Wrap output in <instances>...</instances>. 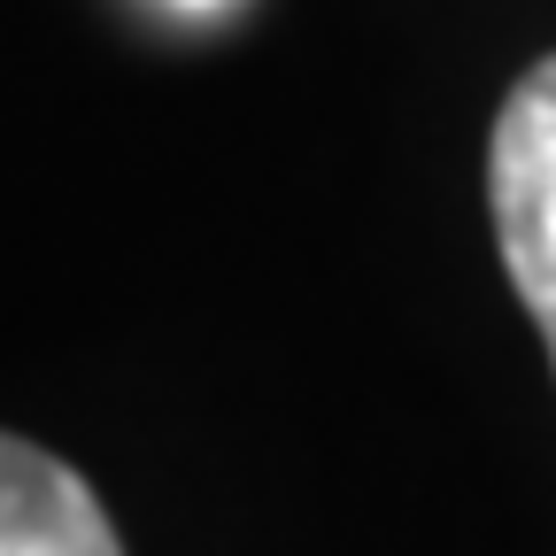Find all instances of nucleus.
<instances>
[{
    "mask_svg": "<svg viewBox=\"0 0 556 556\" xmlns=\"http://www.w3.org/2000/svg\"><path fill=\"white\" fill-rule=\"evenodd\" d=\"M486 217H495L503 270L556 364V54L510 86L495 139H486Z\"/></svg>",
    "mask_w": 556,
    "mask_h": 556,
    "instance_id": "f257e3e1",
    "label": "nucleus"
},
{
    "mask_svg": "<svg viewBox=\"0 0 556 556\" xmlns=\"http://www.w3.org/2000/svg\"><path fill=\"white\" fill-rule=\"evenodd\" d=\"M0 556H124V541L62 456L0 433Z\"/></svg>",
    "mask_w": 556,
    "mask_h": 556,
    "instance_id": "f03ea898",
    "label": "nucleus"
},
{
    "mask_svg": "<svg viewBox=\"0 0 556 556\" xmlns=\"http://www.w3.org/2000/svg\"><path fill=\"white\" fill-rule=\"evenodd\" d=\"M178 9H217V0H178Z\"/></svg>",
    "mask_w": 556,
    "mask_h": 556,
    "instance_id": "7ed1b4c3",
    "label": "nucleus"
}]
</instances>
